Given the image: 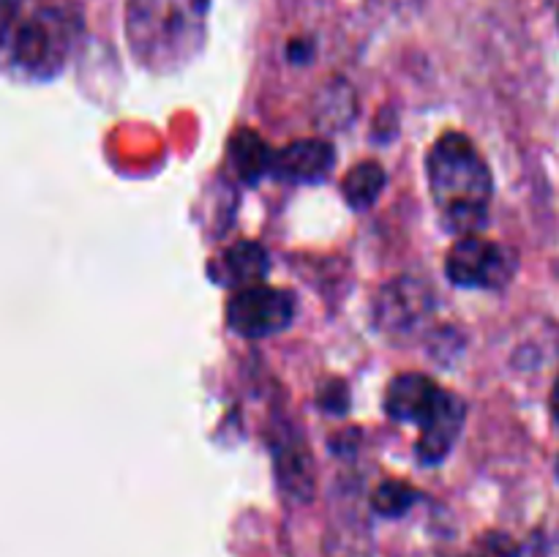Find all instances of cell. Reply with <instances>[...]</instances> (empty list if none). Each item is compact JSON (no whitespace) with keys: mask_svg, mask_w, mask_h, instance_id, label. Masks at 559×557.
<instances>
[{"mask_svg":"<svg viewBox=\"0 0 559 557\" xmlns=\"http://www.w3.org/2000/svg\"><path fill=\"white\" fill-rule=\"evenodd\" d=\"M440 396L442 388L431 377L407 371V375L393 377L391 386H388L385 413L402 424H420Z\"/></svg>","mask_w":559,"mask_h":557,"instance_id":"cell-8","label":"cell"},{"mask_svg":"<svg viewBox=\"0 0 559 557\" xmlns=\"http://www.w3.org/2000/svg\"><path fill=\"white\" fill-rule=\"evenodd\" d=\"M445 273L459 287L500 289L516 273V257L495 240L462 235L448 251Z\"/></svg>","mask_w":559,"mask_h":557,"instance_id":"cell-3","label":"cell"},{"mask_svg":"<svg viewBox=\"0 0 559 557\" xmlns=\"http://www.w3.org/2000/svg\"><path fill=\"white\" fill-rule=\"evenodd\" d=\"M295 317V298L289 289L251 284L240 287L227 304V322L246 339H265L284 331Z\"/></svg>","mask_w":559,"mask_h":557,"instance_id":"cell-4","label":"cell"},{"mask_svg":"<svg viewBox=\"0 0 559 557\" xmlns=\"http://www.w3.org/2000/svg\"><path fill=\"white\" fill-rule=\"evenodd\" d=\"M309 58H311V44L306 42V38H295V42L289 44V60H295V63H306Z\"/></svg>","mask_w":559,"mask_h":557,"instance_id":"cell-17","label":"cell"},{"mask_svg":"<svg viewBox=\"0 0 559 557\" xmlns=\"http://www.w3.org/2000/svg\"><path fill=\"white\" fill-rule=\"evenodd\" d=\"M267 273V251L262 244L254 240H238L229 246L222 254L216 268L218 282H229L235 287H251V284H262Z\"/></svg>","mask_w":559,"mask_h":557,"instance_id":"cell-10","label":"cell"},{"mask_svg":"<svg viewBox=\"0 0 559 557\" xmlns=\"http://www.w3.org/2000/svg\"><path fill=\"white\" fill-rule=\"evenodd\" d=\"M207 0H129L126 38L145 69L173 74L189 66L205 44Z\"/></svg>","mask_w":559,"mask_h":557,"instance_id":"cell-2","label":"cell"},{"mask_svg":"<svg viewBox=\"0 0 559 557\" xmlns=\"http://www.w3.org/2000/svg\"><path fill=\"white\" fill-rule=\"evenodd\" d=\"M557 478H559V457H557Z\"/></svg>","mask_w":559,"mask_h":557,"instance_id":"cell-20","label":"cell"},{"mask_svg":"<svg viewBox=\"0 0 559 557\" xmlns=\"http://www.w3.org/2000/svg\"><path fill=\"white\" fill-rule=\"evenodd\" d=\"M464 418H467V407H464L462 396L442 391L431 413L418 424L420 435L415 442V453H418L420 464H440L451 453L462 435Z\"/></svg>","mask_w":559,"mask_h":557,"instance_id":"cell-6","label":"cell"},{"mask_svg":"<svg viewBox=\"0 0 559 557\" xmlns=\"http://www.w3.org/2000/svg\"><path fill=\"white\" fill-rule=\"evenodd\" d=\"M415 497H418V491L409 484H404V481H385V484L377 486L374 497H371V506L382 517H402V513H407L413 508Z\"/></svg>","mask_w":559,"mask_h":557,"instance_id":"cell-14","label":"cell"},{"mask_svg":"<svg viewBox=\"0 0 559 557\" xmlns=\"http://www.w3.org/2000/svg\"><path fill=\"white\" fill-rule=\"evenodd\" d=\"M344 200L355 208V211H364V208L374 205L377 197L385 189V169L380 162H360L344 178Z\"/></svg>","mask_w":559,"mask_h":557,"instance_id":"cell-13","label":"cell"},{"mask_svg":"<svg viewBox=\"0 0 559 557\" xmlns=\"http://www.w3.org/2000/svg\"><path fill=\"white\" fill-rule=\"evenodd\" d=\"M516 552H519L516 544H513L508 535L491 533V535H486L484 541H480L475 557H516Z\"/></svg>","mask_w":559,"mask_h":557,"instance_id":"cell-16","label":"cell"},{"mask_svg":"<svg viewBox=\"0 0 559 557\" xmlns=\"http://www.w3.org/2000/svg\"><path fill=\"white\" fill-rule=\"evenodd\" d=\"M549 407H551V415H555V420L559 424V377L555 382V388H551V396H549Z\"/></svg>","mask_w":559,"mask_h":557,"instance_id":"cell-18","label":"cell"},{"mask_svg":"<svg viewBox=\"0 0 559 557\" xmlns=\"http://www.w3.org/2000/svg\"><path fill=\"white\" fill-rule=\"evenodd\" d=\"M429 191L442 224L453 235H478L489 218L491 169L478 147L462 131H448L431 145L426 158Z\"/></svg>","mask_w":559,"mask_h":557,"instance_id":"cell-1","label":"cell"},{"mask_svg":"<svg viewBox=\"0 0 559 557\" xmlns=\"http://www.w3.org/2000/svg\"><path fill=\"white\" fill-rule=\"evenodd\" d=\"M69 42L71 31L63 16L47 11V14H36L16 25L14 36H11V58L31 74L49 76L63 63Z\"/></svg>","mask_w":559,"mask_h":557,"instance_id":"cell-5","label":"cell"},{"mask_svg":"<svg viewBox=\"0 0 559 557\" xmlns=\"http://www.w3.org/2000/svg\"><path fill=\"white\" fill-rule=\"evenodd\" d=\"M320 404L328 413H347L349 407V391L342 380H331L320 391Z\"/></svg>","mask_w":559,"mask_h":557,"instance_id":"cell-15","label":"cell"},{"mask_svg":"<svg viewBox=\"0 0 559 557\" xmlns=\"http://www.w3.org/2000/svg\"><path fill=\"white\" fill-rule=\"evenodd\" d=\"M276 473L278 484L295 500H309L314 491V475H311L309 448L300 446L298 440L278 442L276 446Z\"/></svg>","mask_w":559,"mask_h":557,"instance_id":"cell-12","label":"cell"},{"mask_svg":"<svg viewBox=\"0 0 559 557\" xmlns=\"http://www.w3.org/2000/svg\"><path fill=\"white\" fill-rule=\"evenodd\" d=\"M431 293L415 278H396L380 293L374 304L377 325L385 333H407L429 317Z\"/></svg>","mask_w":559,"mask_h":557,"instance_id":"cell-7","label":"cell"},{"mask_svg":"<svg viewBox=\"0 0 559 557\" xmlns=\"http://www.w3.org/2000/svg\"><path fill=\"white\" fill-rule=\"evenodd\" d=\"M229 162H233L235 175L243 183H257L265 178L273 167V153L267 142L257 131L240 129L229 140Z\"/></svg>","mask_w":559,"mask_h":557,"instance_id":"cell-11","label":"cell"},{"mask_svg":"<svg viewBox=\"0 0 559 557\" xmlns=\"http://www.w3.org/2000/svg\"><path fill=\"white\" fill-rule=\"evenodd\" d=\"M336 153L325 140L289 142L278 156H273V173L289 183H320L333 169Z\"/></svg>","mask_w":559,"mask_h":557,"instance_id":"cell-9","label":"cell"},{"mask_svg":"<svg viewBox=\"0 0 559 557\" xmlns=\"http://www.w3.org/2000/svg\"><path fill=\"white\" fill-rule=\"evenodd\" d=\"M16 3H20V0H0V14H9V11H14Z\"/></svg>","mask_w":559,"mask_h":557,"instance_id":"cell-19","label":"cell"}]
</instances>
